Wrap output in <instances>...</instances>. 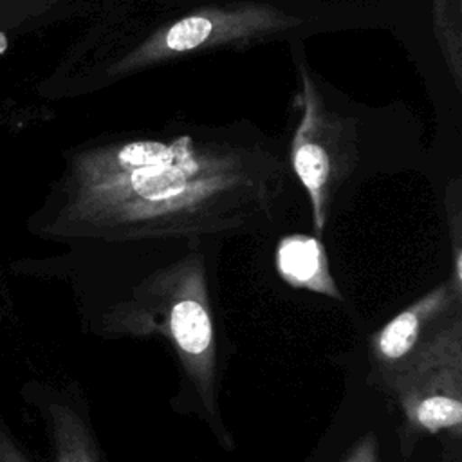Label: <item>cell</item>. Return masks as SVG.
Instances as JSON below:
<instances>
[{
  "label": "cell",
  "mask_w": 462,
  "mask_h": 462,
  "mask_svg": "<svg viewBox=\"0 0 462 462\" xmlns=\"http://www.w3.org/2000/svg\"><path fill=\"white\" fill-rule=\"evenodd\" d=\"M377 439L375 435L368 433L356 444V448L348 453V457L343 462H377Z\"/></svg>",
  "instance_id": "8fae6325"
},
{
  "label": "cell",
  "mask_w": 462,
  "mask_h": 462,
  "mask_svg": "<svg viewBox=\"0 0 462 462\" xmlns=\"http://www.w3.org/2000/svg\"><path fill=\"white\" fill-rule=\"evenodd\" d=\"M276 271L285 283L341 300V292L328 267L325 247L318 236L291 233L276 245Z\"/></svg>",
  "instance_id": "52a82bcc"
},
{
  "label": "cell",
  "mask_w": 462,
  "mask_h": 462,
  "mask_svg": "<svg viewBox=\"0 0 462 462\" xmlns=\"http://www.w3.org/2000/svg\"><path fill=\"white\" fill-rule=\"evenodd\" d=\"M386 379L415 431L446 430L457 435L462 422L460 309L424 334L413 352Z\"/></svg>",
  "instance_id": "5b68a950"
},
{
  "label": "cell",
  "mask_w": 462,
  "mask_h": 462,
  "mask_svg": "<svg viewBox=\"0 0 462 462\" xmlns=\"http://www.w3.org/2000/svg\"><path fill=\"white\" fill-rule=\"evenodd\" d=\"M460 292L462 287L448 280L415 300L374 334V363L386 377L413 352L433 323L460 309Z\"/></svg>",
  "instance_id": "8992f818"
},
{
  "label": "cell",
  "mask_w": 462,
  "mask_h": 462,
  "mask_svg": "<svg viewBox=\"0 0 462 462\" xmlns=\"http://www.w3.org/2000/svg\"><path fill=\"white\" fill-rule=\"evenodd\" d=\"M291 180L267 137L231 128L117 135L70 155L51 227L114 242L262 231L274 224Z\"/></svg>",
  "instance_id": "6da1fadb"
},
{
  "label": "cell",
  "mask_w": 462,
  "mask_h": 462,
  "mask_svg": "<svg viewBox=\"0 0 462 462\" xmlns=\"http://www.w3.org/2000/svg\"><path fill=\"white\" fill-rule=\"evenodd\" d=\"M303 22V16L285 7L256 0L189 7L157 22L146 34L132 36L130 45L114 51L116 58L106 65V74L121 78L204 51L226 47L240 51L263 40L285 36L300 29Z\"/></svg>",
  "instance_id": "3957f363"
},
{
  "label": "cell",
  "mask_w": 462,
  "mask_h": 462,
  "mask_svg": "<svg viewBox=\"0 0 462 462\" xmlns=\"http://www.w3.org/2000/svg\"><path fill=\"white\" fill-rule=\"evenodd\" d=\"M49 420L56 446L54 462H99L94 440L81 417L65 404L49 406ZM0 462H31L18 446L0 433Z\"/></svg>",
  "instance_id": "ba28073f"
},
{
  "label": "cell",
  "mask_w": 462,
  "mask_h": 462,
  "mask_svg": "<svg viewBox=\"0 0 462 462\" xmlns=\"http://www.w3.org/2000/svg\"><path fill=\"white\" fill-rule=\"evenodd\" d=\"M300 121L289 144V168L310 202L314 233H323L339 188L359 161V123L327 105L305 58L298 60Z\"/></svg>",
  "instance_id": "277c9868"
},
{
  "label": "cell",
  "mask_w": 462,
  "mask_h": 462,
  "mask_svg": "<svg viewBox=\"0 0 462 462\" xmlns=\"http://www.w3.org/2000/svg\"><path fill=\"white\" fill-rule=\"evenodd\" d=\"M114 334H161L173 345L206 408H213L215 328L206 265L195 247L175 263L153 271L105 319Z\"/></svg>",
  "instance_id": "7a4b0ae2"
},
{
  "label": "cell",
  "mask_w": 462,
  "mask_h": 462,
  "mask_svg": "<svg viewBox=\"0 0 462 462\" xmlns=\"http://www.w3.org/2000/svg\"><path fill=\"white\" fill-rule=\"evenodd\" d=\"M60 0H0V36L36 22Z\"/></svg>",
  "instance_id": "30bf717a"
},
{
  "label": "cell",
  "mask_w": 462,
  "mask_h": 462,
  "mask_svg": "<svg viewBox=\"0 0 462 462\" xmlns=\"http://www.w3.org/2000/svg\"><path fill=\"white\" fill-rule=\"evenodd\" d=\"M435 13V36L439 47L444 52V60L449 67L457 90H460L462 79V58H460V0H433Z\"/></svg>",
  "instance_id": "9c48e42d"
}]
</instances>
